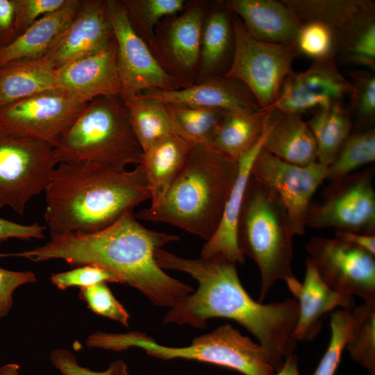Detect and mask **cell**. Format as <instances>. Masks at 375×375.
Returning a JSON list of instances; mask_svg holds the SVG:
<instances>
[{"mask_svg":"<svg viewBox=\"0 0 375 375\" xmlns=\"http://www.w3.org/2000/svg\"><path fill=\"white\" fill-rule=\"evenodd\" d=\"M155 258L162 269L187 273L199 285L194 293L171 308L164 317L165 324L203 329L211 318L233 319L258 340L275 371L281 367L283 358L294 353L297 342L293 335L299 315L297 300L268 304L256 301L243 288L235 263L222 255L189 259L158 249Z\"/></svg>","mask_w":375,"mask_h":375,"instance_id":"1","label":"cell"},{"mask_svg":"<svg viewBox=\"0 0 375 375\" xmlns=\"http://www.w3.org/2000/svg\"><path fill=\"white\" fill-rule=\"evenodd\" d=\"M178 239V235L143 226L132 210L98 232L51 235L42 246L2 253L1 257H21L33 262L61 259L74 267L99 266L138 290L154 305L172 308L194 290L166 274L157 263L155 251Z\"/></svg>","mask_w":375,"mask_h":375,"instance_id":"2","label":"cell"},{"mask_svg":"<svg viewBox=\"0 0 375 375\" xmlns=\"http://www.w3.org/2000/svg\"><path fill=\"white\" fill-rule=\"evenodd\" d=\"M44 192L51 235L98 232L151 198L140 165L116 169L88 161L59 162Z\"/></svg>","mask_w":375,"mask_h":375,"instance_id":"3","label":"cell"},{"mask_svg":"<svg viewBox=\"0 0 375 375\" xmlns=\"http://www.w3.org/2000/svg\"><path fill=\"white\" fill-rule=\"evenodd\" d=\"M238 172V160L194 144L160 202L135 217L171 224L207 242L219 224Z\"/></svg>","mask_w":375,"mask_h":375,"instance_id":"4","label":"cell"},{"mask_svg":"<svg viewBox=\"0 0 375 375\" xmlns=\"http://www.w3.org/2000/svg\"><path fill=\"white\" fill-rule=\"evenodd\" d=\"M238 247L258 265L260 276L258 302L271 286L294 277L291 263L292 233L286 209L278 195L257 181L249 179L237 225Z\"/></svg>","mask_w":375,"mask_h":375,"instance_id":"5","label":"cell"},{"mask_svg":"<svg viewBox=\"0 0 375 375\" xmlns=\"http://www.w3.org/2000/svg\"><path fill=\"white\" fill-rule=\"evenodd\" d=\"M58 162L88 161L116 169L138 165L142 153L119 97L90 101L54 148Z\"/></svg>","mask_w":375,"mask_h":375,"instance_id":"6","label":"cell"},{"mask_svg":"<svg viewBox=\"0 0 375 375\" xmlns=\"http://www.w3.org/2000/svg\"><path fill=\"white\" fill-rule=\"evenodd\" d=\"M96 348L121 351L139 347L153 357L164 360L182 358L208 362L234 369L244 375H272L276 371L260 344L253 342L231 324L195 338L187 347H173L158 344L146 333L96 332Z\"/></svg>","mask_w":375,"mask_h":375,"instance_id":"7","label":"cell"},{"mask_svg":"<svg viewBox=\"0 0 375 375\" xmlns=\"http://www.w3.org/2000/svg\"><path fill=\"white\" fill-rule=\"evenodd\" d=\"M233 51L224 75L242 82L265 110L277 99L292 64L299 56L295 44H275L251 37L238 17L231 18Z\"/></svg>","mask_w":375,"mask_h":375,"instance_id":"8","label":"cell"},{"mask_svg":"<svg viewBox=\"0 0 375 375\" xmlns=\"http://www.w3.org/2000/svg\"><path fill=\"white\" fill-rule=\"evenodd\" d=\"M58 163L51 144L0 128V208L23 215L28 202L44 192Z\"/></svg>","mask_w":375,"mask_h":375,"instance_id":"9","label":"cell"},{"mask_svg":"<svg viewBox=\"0 0 375 375\" xmlns=\"http://www.w3.org/2000/svg\"><path fill=\"white\" fill-rule=\"evenodd\" d=\"M89 102L60 88L45 91L0 108V128L55 148Z\"/></svg>","mask_w":375,"mask_h":375,"instance_id":"10","label":"cell"},{"mask_svg":"<svg viewBox=\"0 0 375 375\" xmlns=\"http://www.w3.org/2000/svg\"><path fill=\"white\" fill-rule=\"evenodd\" d=\"M374 167L331 182L323 200L311 205L306 226L375 235Z\"/></svg>","mask_w":375,"mask_h":375,"instance_id":"11","label":"cell"},{"mask_svg":"<svg viewBox=\"0 0 375 375\" xmlns=\"http://www.w3.org/2000/svg\"><path fill=\"white\" fill-rule=\"evenodd\" d=\"M106 8L117 45L120 99L124 101L148 90L178 89L176 79L162 67L148 44L133 28L120 1H106Z\"/></svg>","mask_w":375,"mask_h":375,"instance_id":"12","label":"cell"},{"mask_svg":"<svg viewBox=\"0 0 375 375\" xmlns=\"http://www.w3.org/2000/svg\"><path fill=\"white\" fill-rule=\"evenodd\" d=\"M322 280L333 290L375 301V258L336 238L316 236L305 246Z\"/></svg>","mask_w":375,"mask_h":375,"instance_id":"13","label":"cell"},{"mask_svg":"<svg viewBox=\"0 0 375 375\" xmlns=\"http://www.w3.org/2000/svg\"><path fill=\"white\" fill-rule=\"evenodd\" d=\"M328 166L315 162L306 166L288 162L262 147L255 158L251 174L271 188L283 202L294 235H302L311 199L326 180Z\"/></svg>","mask_w":375,"mask_h":375,"instance_id":"14","label":"cell"},{"mask_svg":"<svg viewBox=\"0 0 375 375\" xmlns=\"http://www.w3.org/2000/svg\"><path fill=\"white\" fill-rule=\"evenodd\" d=\"M354 88L339 71L335 59L313 61L304 72L293 71L285 79L276 101L265 111L302 115L351 99Z\"/></svg>","mask_w":375,"mask_h":375,"instance_id":"15","label":"cell"},{"mask_svg":"<svg viewBox=\"0 0 375 375\" xmlns=\"http://www.w3.org/2000/svg\"><path fill=\"white\" fill-rule=\"evenodd\" d=\"M114 40L106 1L82 0L74 19L51 49L38 60L56 69L98 51Z\"/></svg>","mask_w":375,"mask_h":375,"instance_id":"16","label":"cell"},{"mask_svg":"<svg viewBox=\"0 0 375 375\" xmlns=\"http://www.w3.org/2000/svg\"><path fill=\"white\" fill-rule=\"evenodd\" d=\"M299 23L318 22L328 26L337 38V56L359 33L375 23L372 0H283Z\"/></svg>","mask_w":375,"mask_h":375,"instance_id":"17","label":"cell"},{"mask_svg":"<svg viewBox=\"0 0 375 375\" xmlns=\"http://www.w3.org/2000/svg\"><path fill=\"white\" fill-rule=\"evenodd\" d=\"M116 54L115 40L98 51L56 69L58 88L89 101L99 97H119Z\"/></svg>","mask_w":375,"mask_h":375,"instance_id":"18","label":"cell"},{"mask_svg":"<svg viewBox=\"0 0 375 375\" xmlns=\"http://www.w3.org/2000/svg\"><path fill=\"white\" fill-rule=\"evenodd\" d=\"M141 95L163 103L193 108L261 110L250 90L240 81L210 76L181 89L148 90Z\"/></svg>","mask_w":375,"mask_h":375,"instance_id":"19","label":"cell"},{"mask_svg":"<svg viewBox=\"0 0 375 375\" xmlns=\"http://www.w3.org/2000/svg\"><path fill=\"white\" fill-rule=\"evenodd\" d=\"M306 274L302 283L294 276L285 280L287 285L299 299V315L293 335L297 341H309L319 332L321 317L337 307L351 310L353 295L335 292L320 278L310 258L305 261Z\"/></svg>","mask_w":375,"mask_h":375,"instance_id":"20","label":"cell"},{"mask_svg":"<svg viewBox=\"0 0 375 375\" xmlns=\"http://www.w3.org/2000/svg\"><path fill=\"white\" fill-rule=\"evenodd\" d=\"M226 8L242 22L248 33L264 42L295 44L301 24L283 0H228Z\"/></svg>","mask_w":375,"mask_h":375,"instance_id":"21","label":"cell"},{"mask_svg":"<svg viewBox=\"0 0 375 375\" xmlns=\"http://www.w3.org/2000/svg\"><path fill=\"white\" fill-rule=\"evenodd\" d=\"M266 131L267 128L260 141L238 160V172L225 203L221 221L214 235L203 246L201 257L222 255L235 264L244 262V256L238 247L237 225L252 165L262 147Z\"/></svg>","mask_w":375,"mask_h":375,"instance_id":"22","label":"cell"},{"mask_svg":"<svg viewBox=\"0 0 375 375\" xmlns=\"http://www.w3.org/2000/svg\"><path fill=\"white\" fill-rule=\"evenodd\" d=\"M270 112L262 149L294 165L306 166L317 161L316 140L299 115Z\"/></svg>","mask_w":375,"mask_h":375,"instance_id":"23","label":"cell"},{"mask_svg":"<svg viewBox=\"0 0 375 375\" xmlns=\"http://www.w3.org/2000/svg\"><path fill=\"white\" fill-rule=\"evenodd\" d=\"M82 0H65L57 10L38 19L0 51V67L15 60L44 56L77 15Z\"/></svg>","mask_w":375,"mask_h":375,"instance_id":"24","label":"cell"},{"mask_svg":"<svg viewBox=\"0 0 375 375\" xmlns=\"http://www.w3.org/2000/svg\"><path fill=\"white\" fill-rule=\"evenodd\" d=\"M193 143L177 134L167 135L142 151L139 165L149 189L151 206L160 202L179 173Z\"/></svg>","mask_w":375,"mask_h":375,"instance_id":"25","label":"cell"},{"mask_svg":"<svg viewBox=\"0 0 375 375\" xmlns=\"http://www.w3.org/2000/svg\"><path fill=\"white\" fill-rule=\"evenodd\" d=\"M269 112L238 108L225 110L209 147L238 160L264 135Z\"/></svg>","mask_w":375,"mask_h":375,"instance_id":"26","label":"cell"},{"mask_svg":"<svg viewBox=\"0 0 375 375\" xmlns=\"http://www.w3.org/2000/svg\"><path fill=\"white\" fill-rule=\"evenodd\" d=\"M57 88L55 69L38 59L15 60L0 67V108Z\"/></svg>","mask_w":375,"mask_h":375,"instance_id":"27","label":"cell"},{"mask_svg":"<svg viewBox=\"0 0 375 375\" xmlns=\"http://www.w3.org/2000/svg\"><path fill=\"white\" fill-rule=\"evenodd\" d=\"M204 8L197 3L177 17L167 27L165 53L180 71L192 72L200 59Z\"/></svg>","mask_w":375,"mask_h":375,"instance_id":"28","label":"cell"},{"mask_svg":"<svg viewBox=\"0 0 375 375\" xmlns=\"http://www.w3.org/2000/svg\"><path fill=\"white\" fill-rule=\"evenodd\" d=\"M308 124L317 147V162L329 166L351 135L352 120L343 101L314 112Z\"/></svg>","mask_w":375,"mask_h":375,"instance_id":"29","label":"cell"},{"mask_svg":"<svg viewBox=\"0 0 375 375\" xmlns=\"http://www.w3.org/2000/svg\"><path fill=\"white\" fill-rule=\"evenodd\" d=\"M123 101L142 151L167 135H178L165 103L141 94Z\"/></svg>","mask_w":375,"mask_h":375,"instance_id":"30","label":"cell"},{"mask_svg":"<svg viewBox=\"0 0 375 375\" xmlns=\"http://www.w3.org/2000/svg\"><path fill=\"white\" fill-rule=\"evenodd\" d=\"M225 6L212 12L204 20L201 38V81L218 70L234 41L232 20Z\"/></svg>","mask_w":375,"mask_h":375,"instance_id":"31","label":"cell"},{"mask_svg":"<svg viewBox=\"0 0 375 375\" xmlns=\"http://www.w3.org/2000/svg\"><path fill=\"white\" fill-rule=\"evenodd\" d=\"M120 2L134 31L155 51L158 48L154 26L162 18L183 10L185 4L184 0H122Z\"/></svg>","mask_w":375,"mask_h":375,"instance_id":"32","label":"cell"},{"mask_svg":"<svg viewBox=\"0 0 375 375\" xmlns=\"http://www.w3.org/2000/svg\"><path fill=\"white\" fill-rule=\"evenodd\" d=\"M351 315V334L346 348L352 359L375 375V301L356 307Z\"/></svg>","mask_w":375,"mask_h":375,"instance_id":"33","label":"cell"},{"mask_svg":"<svg viewBox=\"0 0 375 375\" xmlns=\"http://www.w3.org/2000/svg\"><path fill=\"white\" fill-rule=\"evenodd\" d=\"M165 105L179 135L193 144L209 147L225 110Z\"/></svg>","mask_w":375,"mask_h":375,"instance_id":"34","label":"cell"},{"mask_svg":"<svg viewBox=\"0 0 375 375\" xmlns=\"http://www.w3.org/2000/svg\"><path fill=\"white\" fill-rule=\"evenodd\" d=\"M374 160V128L358 130L349 136L335 160L328 166L326 180L330 183L338 181Z\"/></svg>","mask_w":375,"mask_h":375,"instance_id":"35","label":"cell"},{"mask_svg":"<svg viewBox=\"0 0 375 375\" xmlns=\"http://www.w3.org/2000/svg\"><path fill=\"white\" fill-rule=\"evenodd\" d=\"M295 45L299 55L303 54L313 61L335 59L337 56L338 44L334 32L318 22L301 24Z\"/></svg>","mask_w":375,"mask_h":375,"instance_id":"36","label":"cell"},{"mask_svg":"<svg viewBox=\"0 0 375 375\" xmlns=\"http://www.w3.org/2000/svg\"><path fill=\"white\" fill-rule=\"evenodd\" d=\"M331 338L314 375H335L351 334V310H335L331 317Z\"/></svg>","mask_w":375,"mask_h":375,"instance_id":"37","label":"cell"},{"mask_svg":"<svg viewBox=\"0 0 375 375\" xmlns=\"http://www.w3.org/2000/svg\"><path fill=\"white\" fill-rule=\"evenodd\" d=\"M349 76L354 88L351 102L357 127L358 130L372 127L375 120V76L367 71L352 72Z\"/></svg>","mask_w":375,"mask_h":375,"instance_id":"38","label":"cell"},{"mask_svg":"<svg viewBox=\"0 0 375 375\" xmlns=\"http://www.w3.org/2000/svg\"><path fill=\"white\" fill-rule=\"evenodd\" d=\"M80 298L94 313L128 326L129 314L116 299L106 283L81 288Z\"/></svg>","mask_w":375,"mask_h":375,"instance_id":"39","label":"cell"},{"mask_svg":"<svg viewBox=\"0 0 375 375\" xmlns=\"http://www.w3.org/2000/svg\"><path fill=\"white\" fill-rule=\"evenodd\" d=\"M51 281L60 290L72 286L88 288L101 283H122L111 272L92 265H81L69 271L54 274Z\"/></svg>","mask_w":375,"mask_h":375,"instance_id":"40","label":"cell"},{"mask_svg":"<svg viewBox=\"0 0 375 375\" xmlns=\"http://www.w3.org/2000/svg\"><path fill=\"white\" fill-rule=\"evenodd\" d=\"M50 359L62 375H129L127 365L122 360L112 362L104 371L95 372L81 366L75 356L66 349L53 351Z\"/></svg>","mask_w":375,"mask_h":375,"instance_id":"41","label":"cell"},{"mask_svg":"<svg viewBox=\"0 0 375 375\" xmlns=\"http://www.w3.org/2000/svg\"><path fill=\"white\" fill-rule=\"evenodd\" d=\"M65 0H14L17 37L44 15L59 8Z\"/></svg>","mask_w":375,"mask_h":375,"instance_id":"42","label":"cell"},{"mask_svg":"<svg viewBox=\"0 0 375 375\" xmlns=\"http://www.w3.org/2000/svg\"><path fill=\"white\" fill-rule=\"evenodd\" d=\"M36 281L35 274L31 271H12L0 267V318L8 315L12 306L15 290L22 285Z\"/></svg>","mask_w":375,"mask_h":375,"instance_id":"43","label":"cell"},{"mask_svg":"<svg viewBox=\"0 0 375 375\" xmlns=\"http://www.w3.org/2000/svg\"><path fill=\"white\" fill-rule=\"evenodd\" d=\"M46 228L38 223L25 225L0 218V246L9 239L28 240L43 238Z\"/></svg>","mask_w":375,"mask_h":375,"instance_id":"44","label":"cell"},{"mask_svg":"<svg viewBox=\"0 0 375 375\" xmlns=\"http://www.w3.org/2000/svg\"><path fill=\"white\" fill-rule=\"evenodd\" d=\"M16 38L14 0H0V51Z\"/></svg>","mask_w":375,"mask_h":375,"instance_id":"45","label":"cell"},{"mask_svg":"<svg viewBox=\"0 0 375 375\" xmlns=\"http://www.w3.org/2000/svg\"><path fill=\"white\" fill-rule=\"evenodd\" d=\"M335 238L362 248L375 256V235L336 231Z\"/></svg>","mask_w":375,"mask_h":375,"instance_id":"46","label":"cell"},{"mask_svg":"<svg viewBox=\"0 0 375 375\" xmlns=\"http://www.w3.org/2000/svg\"><path fill=\"white\" fill-rule=\"evenodd\" d=\"M272 375H300L297 356L294 353L286 356L281 367Z\"/></svg>","mask_w":375,"mask_h":375,"instance_id":"47","label":"cell"},{"mask_svg":"<svg viewBox=\"0 0 375 375\" xmlns=\"http://www.w3.org/2000/svg\"><path fill=\"white\" fill-rule=\"evenodd\" d=\"M19 366L15 363H9L0 367V375H19Z\"/></svg>","mask_w":375,"mask_h":375,"instance_id":"48","label":"cell"}]
</instances>
